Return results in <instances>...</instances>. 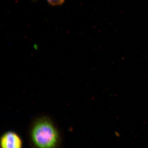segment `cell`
I'll use <instances>...</instances> for the list:
<instances>
[{
    "instance_id": "cell-1",
    "label": "cell",
    "mask_w": 148,
    "mask_h": 148,
    "mask_svg": "<svg viewBox=\"0 0 148 148\" xmlns=\"http://www.w3.org/2000/svg\"><path fill=\"white\" fill-rule=\"evenodd\" d=\"M32 138L34 143L38 147L51 148L57 143L58 136L56 130L50 123L42 120L33 127Z\"/></svg>"
},
{
    "instance_id": "cell-2",
    "label": "cell",
    "mask_w": 148,
    "mask_h": 148,
    "mask_svg": "<svg viewBox=\"0 0 148 148\" xmlns=\"http://www.w3.org/2000/svg\"><path fill=\"white\" fill-rule=\"evenodd\" d=\"M1 145L3 148H19L21 147L22 144L18 135L10 132L5 133L2 136Z\"/></svg>"
},
{
    "instance_id": "cell-3",
    "label": "cell",
    "mask_w": 148,
    "mask_h": 148,
    "mask_svg": "<svg viewBox=\"0 0 148 148\" xmlns=\"http://www.w3.org/2000/svg\"><path fill=\"white\" fill-rule=\"evenodd\" d=\"M49 4L52 6H58L63 4L65 0H47Z\"/></svg>"
},
{
    "instance_id": "cell-4",
    "label": "cell",
    "mask_w": 148,
    "mask_h": 148,
    "mask_svg": "<svg viewBox=\"0 0 148 148\" xmlns=\"http://www.w3.org/2000/svg\"><path fill=\"white\" fill-rule=\"evenodd\" d=\"M37 0H32V1L33 2H36Z\"/></svg>"
}]
</instances>
